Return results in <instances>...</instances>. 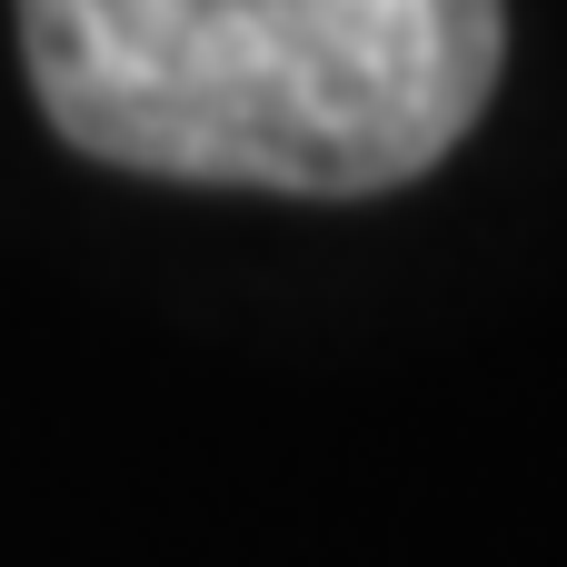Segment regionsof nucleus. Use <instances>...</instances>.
<instances>
[{"mask_svg":"<svg viewBox=\"0 0 567 567\" xmlns=\"http://www.w3.org/2000/svg\"><path fill=\"white\" fill-rule=\"evenodd\" d=\"M80 159L179 189L379 199L429 179L508 60L498 0H20Z\"/></svg>","mask_w":567,"mask_h":567,"instance_id":"f257e3e1","label":"nucleus"}]
</instances>
